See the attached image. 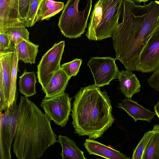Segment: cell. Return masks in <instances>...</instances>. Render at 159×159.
Wrapping results in <instances>:
<instances>
[{
  "instance_id": "obj_20",
  "label": "cell",
  "mask_w": 159,
  "mask_h": 159,
  "mask_svg": "<svg viewBox=\"0 0 159 159\" xmlns=\"http://www.w3.org/2000/svg\"><path fill=\"white\" fill-rule=\"evenodd\" d=\"M0 33L7 34L9 37V52L14 51L16 45L23 39L29 40L30 33L25 26H11L0 28Z\"/></svg>"
},
{
  "instance_id": "obj_23",
  "label": "cell",
  "mask_w": 159,
  "mask_h": 159,
  "mask_svg": "<svg viewBox=\"0 0 159 159\" xmlns=\"http://www.w3.org/2000/svg\"><path fill=\"white\" fill-rule=\"evenodd\" d=\"M157 124L154 126L152 130L145 133L134 148L132 157V159H142L143 152L150 138L156 130Z\"/></svg>"
},
{
  "instance_id": "obj_5",
  "label": "cell",
  "mask_w": 159,
  "mask_h": 159,
  "mask_svg": "<svg viewBox=\"0 0 159 159\" xmlns=\"http://www.w3.org/2000/svg\"><path fill=\"white\" fill-rule=\"evenodd\" d=\"M92 3V0H67L58 25L63 35L70 39L81 36L87 27Z\"/></svg>"
},
{
  "instance_id": "obj_31",
  "label": "cell",
  "mask_w": 159,
  "mask_h": 159,
  "mask_svg": "<svg viewBox=\"0 0 159 159\" xmlns=\"http://www.w3.org/2000/svg\"><path fill=\"white\" fill-rule=\"evenodd\" d=\"M134 0L136 2L140 3L142 2H145L148 1V0H133V1Z\"/></svg>"
},
{
  "instance_id": "obj_30",
  "label": "cell",
  "mask_w": 159,
  "mask_h": 159,
  "mask_svg": "<svg viewBox=\"0 0 159 159\" xmlns=\"http://www.w3.org/2000/svg\"><path fill=\"white\" fill-rule=\"evenodd\" d=\"M154 109L156 115L159 119V101L154 105Z\"/></svg>"
},
{
  "instance_id": "obj_29",
  "label": "cell",
  "mask_w": 159,
  "mask_h": 159,
  "mask_svg": "<svg viewBox=\"0 0 159 159\" xmlns=\"http://www.w3.org/2000/svg\"><path fill=\"white\" fill-rule=\"evenodd\" d=\"M10 40L8 35L0 33V53L9 52Z\"/></svg>"
},
{
  "instance_id": "obj_8",
  "label": "cell",
  "mask_w": 159,
  "mask_h": 159,
  "mask_svg": "<svg viewBox=\"0 0 159 159\" xmlns=\"http://www.w3.org/2000/svg\"><path fill=\"white\" fill-rule=\"evenodd\" d=\"M159 67V23L147 40L137 59L136 71L147 73Z\"/></svg>"
},
{
  "instance_id": "obj_27",
  "label": "cell",
  "mask_w": 159,
  "mask_h": 159,
  "mask_svg": "<svg viewBox=\"0 0 159 159\" xmlns=\"http://www.w3.org/2000/svg\"><path fill=\"white\" fill-rule=\"evenodd\" d=\"M30 0H19V13L21 22L28 27L27 19Z\"/></svg>"
},
{
  "instance_id": "obj_25",
  "label": "cell",
  "mask_w": 159,
  "mask_h": 159,
  "mask_svg": "<svg viewBox=\"0 0 159 159\" xmlns=\"http://www.w3.org/2000/svg\"><path fill=\"white\" fill-rule=\"evenodd\" d=\"M82 63V59L76 58L70 62L62 64L61 68L67 75L71 77L77 75Z\"/></svg>"
},
{
  "instance_id": "obj_10",
  "label": "cell",
  "mask_w": 159,
  "mask_h": 159,
  "mask_svg": "<svg viewBox=\"0 0 159 159\" xmlns=\"http://www.w3.org/2000/svg\"><path fill=\"white\" fill-rule=\"evenodd\" d=\"M116 58L111 57H91L87 65L91 70L94 84L100 87L108 85L112 80L118 78L119 71L115 63Z\"/></svg>"
},
{
  "instance_id": "obj_11",
  "label": "cell",
  "mask_w": 159,
  "mask_h": 159,
  "mask_svg": "<svg viewBox=\"0 0 159 159\" xmlns=\"http://www.w3.org/2000/svg\"><path fill=\"white\" fill-rule=\"evenodd\" d=\"M14 52L0 53V112L13 103L11 99L10 90Z\"/></svg>"
},
{
  "instance_id": "obj_4",
  "label": "cell",
  "mask_w": 159,
  "mask_h": 159,
  "mask_svg": "<svg viewBox=\"0 0 159 159\" xmlns=\"http://www.w3.org/2000/svg\"><path fill=\"white\" fill-rule=\"evenodd\" d=\"M125 0H98L90 16L86 34L90 40L112 37L122 15Z\"/></svg>"
},
{
  "instance_id": "obj_2",
  "label": "cell",
  "mask_w": 159,
  "mask_h": 159,
  "mask_svg": "<svg viewBox=\"0 0 159 159\" xmlns=\"http://www.w3.org/2000/svg\"><path fill=\"white\" fill-rule=\"evenodd\" d=\"M51 121L36 105L25 96L18 104L13 150L18 159L39 158L57 142Z\"/></svg>"
},
{
  "instance_id": "obj_9",
  "label": "cell",
  "mask_w": 159,
  "mask_h": 159,
  "mask_svg": "<svg viewBox=\"0 0 159 159\" xmlns=\"http://www.w3.org/2000/svg\"><path fill=\"white\" fill-rule=\"evenodd\" d=\"M71 100L69 94L64 92L52 97H44L40 106L50 121L53 120L62 128L67 124L71 111Z\"/></svg>"
},
{
  "instance_id": "obj_21",
  "label": "cell",
  "mask_w": 159,
  "mask_h": 159,
  "mask_svg": "<svg viewBox=\"0 0 159 159\" xmlns=\"http://www.w3.org/2000/svg\"><path fill=\"white\" fill-rule=\"evenodd\" d=\"M19 78V89L25 97H30L36 93L35 84L37 81L34 71L27 72L25 69Z\"/></svg>"
},
{
  "instance_id": "obj_14",
  "label": "cell",
  "mask_w": 159,
  "mask_h": 159,
  "mask_svg": "<svg viewBox=\"0 0 159 159\" xmlns=\"http://www.w3.org/2000/svg\"><path fill=\"white\" fill-rule=\"evenodd\" d=\"M118 107L124 110L129 116L133 118L135 122L141 120L150 122L156 115L155 112L147 109L130 98H125L122 100Z\"/></svg>"
},
{
  "instance_id": "obj_19",
  "label": "cell",
  "mask_w": 159,
  "mask_h": 159,
  "mask_svg": "<svg viewBox=\"0 0 159 159\" xmlns=\"http://www.w3.org/2000/svg\"><path fill=\"white\" fill-rule=\"evenodd\" d=\"M64 6V3L62 2L43 0L39 8L36 22L44 20H49L63 10Z\"/></svg>"
},
{
  "instance_id": "obj_18",
  "label": "cell",
  "mask_w": 159,
  "mask_h": 159,
  "mask_svg": "<svg viewBox=\"0 0 159 159\" xmlns=\"http://www.w3.org/2000/svg\"><path fill=\"white\" fill-rule=\"evenodd\" d=\"M39 45L23 39L15 47L18 58L25 63L35 64Z\"/></svg>"
},
{
  "instance_id": "obj_3",
  "label": "cell",
  "mask_w": 159,
  "mask_h": 159,
  "mask_svg": "<svg viewBox=\"0 0 159 159\" xmlns=\"http://www.w3.org/2000/svg\"><path fill=\"white\" fill-rule=\"evenodd\" d=\"M74 98L71 116L75 133L90 139L102 137L115 120L107 93L94 84L81 88Z\"/></svg>"
},
{
  "instance_id": "obj_12",
  "label": "cell",
  "mask_w": 159,
  "mask_h": 159,
  "mask_svg": "<svg viewBox=\"0 0 159 159\" xmlns=\"http://www.w3.org/2000/svg\"><path fill=\"white\" fill-rule=\"evenodd\" d=\"M24 26L19 13V0H0V28Z\"/></svg>"
},
{
  "instance_id": "obj_15",
  "label": "cell",
  "mask_w": 159,
  "mask_h": 159,
  "mask_svg": "<svg viewBox=\"0 0 159 159\" xmlns=\"http://www.w3.org/2000/svg\"><path fill=\"white\" fill-rule=\"evenodd\" d=\"M118 78L121 91L126 98L131 99L135 94L140 91V82L132 71L126 70L119 71Z\"/></svg>"
},
{
  "instance_id": "obj_24",
  "label": "cell",
  "mask_w": 159,
  "mask_h": 159,
  "mask_svg": "<svg viewBox=\"0 0 159 159\" xmlns=\"http://www.w3.org/2000/svg\"><path fill=\"white\" fill-rule=\"evenodd\" d=\"M14 52L11 82L10 97L12 103H13L14 102L16 101L18 97L17 91L16 89V78L18 69V61L19 60L15 48Z\"/></svg>"
},
{
  "instance_id": "obj_16",
  "label": "cell",
  "mask_w": 159,
  "mask_h": 159,
  "mask_svg": "<svg viewBox=\"0 0 159 159\" xmlns=\"http://www.w3.org/2000/svg\"><path fill=\"white\" fill-rule=\"evenodd\" d=\"M71 77L60 68L52 77L44 93L45 98H51L64 92Z\"/></svg>"
},
{
  "instance_id": "obj_13",
  "label": "cell",
  "mask_w": 159,
  "mask_h": 159,
  "mask_svg": "<svg viewBox=\"0 0 159 159\" xmlns=\"http://www.w3.org/2000/svg\"><path fill=\"white\" fill-rule=\"evenodd\" d=\"M84 145L89 154L97 155L106 159H129V157L120 152L106 146L93 139H86Z\"/></svg>"
},
{
  "instance_id": "obj_26",
  "label": "cell",
  "mask_w": 159,
  "mask_h": 159,
  "mask_svg": "<svg viewBox=\"0 0 159 159\" xmlns=\"http://www.w3.org/2000/svg\"><path fill=\"white\" fill-rule=\"evenodd\" d=\"M43 0H30L27 19L28 27H30L35 24L36 16L39 6Z\"/></svg>"
},
{
  "instance_id": "obj_6",
  "label": "cell",
  "mask_w": 159,
  "mask_h": 159,
  "mask_svg": "<svg viewBox=\"0 0 159 159\" xmlns=\"http://www.w3.org/2000/svg\"><path fill=\"white\" fill-rule=\"evenodd\" d=\"M65 45L64 41L55 43L42 56L37 66V77L44 93L52 76L61 68Z\"/></svg>"
},
{
  "instance_id": "obj_1",
  "label": "cell",
  "mask_w": 159,
  "mask_h": 159,
  "mask_svg": "<svg viewBox=\"0 0 159 159\" xmlns=\"http://www.w3.org/2000/svg\"><path fill=\"white\" fill-rule=\"evenodd\" d=\"M119 23L112 38L116 59L126 70L136 71L139 55L154 28L159 23V1L143 6L125 0Z\"/></svg>"
},
{
  "instance_id": "obj_17",
  "label": "cell",
  "mask_w": 159,
  "mask_h": 159,
  "mask_svg": "<svg viewBox=\"0 0 159 159\" xmlns=\"http://www.w3.org/2000/svg\"><path fill=\"white\" fill-rule=\"evenodd\" d=\"M57 142L60 143L62 152L60 153L62 159H86L81 151L72 139L67 136L59 135Z\"/></svg>"
},
{
  "instance_id": "obj_28",
  "label": "cell",
  "mask_w": 159,
  "mask_h": 159,
  "mask_svg": "<svg viewBox=\"0 0 159 159\" xmlns=\"http://www.w3.org/2000/svg\"><path fill=\"white\" fill-rule=\"evenodd\" d=\"M153 72L147 82L150 87L159 92V67Z\"/></svg>"
},
{
  "instance_id": "obj_22",
  "label": "cell",
  "mask_w": 159,
  "mask_h": 159,
  "mask_svg": "<svg viewBox=\"0 0 159 159\" xmlns=\"http://www.w3.org/2000/svg\"><path fill=\"white\" fill-rule=\"evenodd\" d=\"M142 159H159V125L144 150Z\"/></svg>"
},
{
  "instance_id": "obj_7",
  "label": "cell",
  "mask_w": 159,
  "mask_h": 159,
  "mask_svg": "<svg viewBox=\"0 0 159 159\" xmlns=\"http://www.w3.org/2000/svg\"><path fill=\"white\" fill-rule=\"evenodd\" d=\"M18 105L15 101L0 113V159H11V148L17 123Z\"/></svg>"
}]
</instances>
